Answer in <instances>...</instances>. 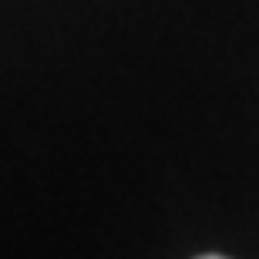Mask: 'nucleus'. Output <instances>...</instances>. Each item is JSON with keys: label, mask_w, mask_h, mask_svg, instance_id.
<instances>
[{"label": "nucleus", "mask_w": 259, "mask_h": 259, "mask_svg": "<svg viewBox=\"0 0 259 259\" xmlns=\"http://www.w3.org/2000/svg\"><path fill=\"white\" fill-rule=\"evenodd\" d=\"M195 259H226V256H215V252H209V256H195Z\"/></svg>", "instance_id": "f257e3e1"}]
</instances>
